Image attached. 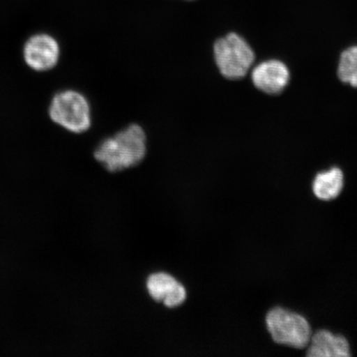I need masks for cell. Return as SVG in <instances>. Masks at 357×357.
I'll use <instances>...</instances> for the list:
<instances>
[{
  "label": "cell",
  "mask_w": 357,
  "mask_h": 357,
  "mask_svg": "<svg viewBox=\"0 0 357 357\" xmlns=\"http://www.w3.org/2000/svg\"><path fill=\"white\" fill-rule=\"evenodd\" d=\"M266 325L272 338L279 344L303 348L310 342V324L296 312L275 307L268 312Z\"/></svg>",
  "instance_id": "obj_4"
},
{
  "label": "cell",
  "mask_w": 357,
  "mask_h": 357,
  "mask_svg": "<svg viewBox=\"0 0 357 357\" xmlns=\"http://www.w3.org/2000/svg\"><path fill=\"white\" fill-rule=\"evenodd\" d=\"M311 344L307 356L347 357L350 356V347L347 339L341 335H335L327 330H320L310 338Z\"/></svg>",
  "instance_id": "obj_8"
},
{
  "label": "cell",
  "mask_w": 357,
  "mask_h": 357,
  "mask_svg": "<svg viewBox=\"0 0 357 357\" xmlns=\"http://www.w3.org/2000/svg\"><path fill=\"white\" fill-rule=\"evenodd\" d=\"M146 288L155 301L171 309L181 305L186 300V290L183 284L163 272L151 275L146 281Z\"/></svg>",
  "instance_id": "obj_6"
},
{
  "label": "cell",
  "mask_w": 357,
  "mask_h": 357,
  "mask_svg": "<svg viewBox=\"0 0 357 357\" xmlns=\"http://www.w3.org/2000/svg\"><path fill=\"white\" fill-rule=\"evenodd\" d=\"M357 73V47L348 48L342 53L338 67V77L342 82H349Z\"/></svg>",
  "instance_id": "obj_10"
},
{
  "label": "cell",
  "mask_w": 357,
  "mask_h": 357,
  "mask_svg": "<svg viewBox=\"0 0 357 357\" xmlns=\"http://www.w3.org/2000/svg\"><path fill=\"white\" fill-rule=\"evenodd\" d=\"M343 185H344V178L341 169L333 168L316 176L312 190L319 199L331 200L340 195Z\"/></svg>",
  "instance_id": "obj_9"
},
{
  "label": "cell",
  "mask_w": 357,
  "mask_h": 357,
  "mask_svg": "<svg viewBox=\"0 0 357 357\" xmlns=\"http://www.w3.org/2000/svg\"><path fill=\"white\" fill-rule=\"evenodd\" d=\"M147 153L144 128L132 123L96 147L93 156L109 172H119L139 165Z\"/></svg>",
  "instance_id": "obj_1"
},
{
  "label": "cell",
  "mask_w": 357,
  "mask_h": 357,
  "mask_svg": "<svg viewBox=\"0 0 357 357\" xmlns=\"http://www.w3.org/2000/svg\"><path fill=\"white\" fill-rule=\"evenodd\" d=\"M213 56L222 77L229 79L243 78L255 60L251 47L236 33L217 40Z\"/></svg>",
  "instance_id": "obj_3"
},
{
  "label": "cell",
  "mask_w": 357,
  "mask_h": 357,
  "mask_svg": "<svg viewBox=\"0 0 357 357\" xmlns=\"http://www.w3.org/2000/svg\"><path fill=\"white\" fill-rule=\"evenodd\" d=\"M60 45L52 36L35 34L26 42L24 57L26 65L37 71L54 68L60 60Z\"/></svg>",
  "instance_id": "obj_5"
},
{
  "label": "cell",
  "mask_w": 357,
  "mask_h": 357,
  "mask_svg": "<svg viewBox=\"0 0 357 357\" xmlns=\"http://www.w3.org/2000/svg\"><path fill=\"white\" fill-rule=\"evenodd\" d=\"M253 84L260 91L270 95L283 91L289 80V71L283 62L271 60L262 62L252 70Z\"/></svg>",
  "instance_id": "obj_7"
},
{
  "label": "cell",
  "mask_w": 357,
  "mask_h": 357,
  "mask_svg": "<svg viewBox=\"0 0 357 357\" xmlns=\"http://www.w3.org/2000/svg\"><path fill=\"white\" fill-rule=\"evenodd\" d=\"M348 84H350L351 86L357 88V73L351 78Z\"/></svg>",
  "instance_id": "obj_11"
},
{
  "label": "cell",
  "mask_w": 357,
  "mask_h": 357,
  "mask_svg": "<svg viewBox=\"0 0 357 357\" xmlns=\"http://www.w3.org/2000/svg\"><path fill=\"white\" fill-rule=\"evenodd\" d=\"M53 122L70 132H86L92 125L91 104L83 93L66 89L53 97L49 106Z\"/></svg>",
  "instance_id": "obj_2"
},
{
  "label": "cell",
  "mask_w": 357,
  "mask_h": 357,
  "mask_svg": "<svg viewBox=\"0 0 357 357\" xmlns=\"http://www.w3.org/2000/svg\"></svg>",
  "instance_id": "obj_12"
}]
</instances>
